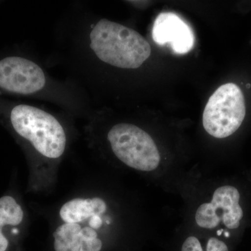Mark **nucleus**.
<instances>
[{"label": "nucleus", "mask_w": 251, "mask_h": 251, "mask_svg": "<svg viewBox=\"0 0 251 251\" xmlns=\"http://www.w3.org/2000/svg\"><path fill=\"white\" fill-rule=\"evenodd\" d=\"M90 41L100 61L120 69H138L151 55V46L138 31L107 19L94 25Z\"/></svg>", "instance_id": "f257e3e1"}, {"label": "nucleus", "mask_w": 251, "mask_h": 251, "mask_svg": "<svg viewBox=\"0 0 251 251\" xmlns=\"http://www.w3.org/2000/svg\"><path fill=\"white\" fill-rule=\"evenodd\" d=\"M11 122L18 134L30 142L36 151L46 158L62 156L67 136L58 120L40 108L18 105L11 112Z\"/></svg>", "instance_id": "f03ea898"}, {"label": "nucleus", "mask_w": 251, "mask_h": 251, "mask_svg": "<svg viewBox=\"0 0 251 251\" xmlns=\"http://www.w3.org/2000/svg\"><path fill=\"white\" fill-rule=\"evenodd\" d=\"M245 115L242 91L229 82L221 86L211 96L203 112V126L214 138H227L239 129Z\"/></svg>", "instance_id": "7ed1b4c3"}, {"label": "nucleus", "mask_w": 251, "mask_h": 251, "mask_svg": "<svg viewBox=\"0 0 251 251\" xmlns=\"http://www.w3.org/2000/svg\"><path fill=\"white\" fill-rule=\"evenodd\" d=\"M108 140L115 156L130 168L140 171L156 169L160 153L152 138L137 126L122 123L114 126Z\"/></svg>", "instance_id": "20e7f679"}, {"label": "nucleus", "mask_w": 251, "mask_h": 251, "mask_svg": "<svg viewBox=\"0 0 251 251\" xmlns=\"http://www.w3.org/2000/svg\"><path fill=\"white\" fill-rule=\"evenodd\" d=\"M239 200L240 194L234 186L218 188L211 202L204 203L198 207L196 213V223L205 229L215 228L221 222L227 228L237 229L244 216Z\"/></svg>", "instance_id": "39448f33"}, {"label": "nucleus", "mask_w": 251, "mask_h": 251, "mask_svg": "<svg viewBox=\"0 0 251 251\" xmlns=\"http://www.w3.org/2000/svg\"><path fill=\"white\" fill-rule=\"evenodd\" d=\"M46 83L45 74L35 62L20 57L0 60V88L27 95L39 92Z\"/></svg>", "instance_id": "423d86ee"}, {"label": "nucleus", "mask_w": 251, "mask_h": 251, "mask_svg": "<svg viewBox=\"0 0 251 251\" xmlns=\"http://www.w3.org/2000/svg\"><path fill=\"white\" fill-rule=\"evenodd\" d=\"M152 38L158 45L171 44L176 54H186L194 46L195 36L191 27L177 15H158L152 29Z\"/></svg>", "instance_id": "0eeeda50"}, {"label": "nucleus", "mask_w": 251, "mask_h": 251, "mask_svg": "<svg viewBox=\"0 0 251 251\" xmlns=\"http://www.w3.org/2000/svg\"><path fill=\"white\" fill-rule=\"evenodd\" d=\"M55 251H100L103 242L90 227H81L78 224L65 223L53 234Z\"/></svg>", "instance_id": "6e6552de"}, {"label": "nucleus", "mask_w": 251, "mask_h": 251, "mask_svg": "<svg viewBox=\"0 0 251 251\" xmlns=\"http://www.w3.org/2000/svg\"><path fill=\"white\" fill-rule=\"evenodd\" d=\"M105 211L106 204L100 198H76L65 203L61 208L59 214L61 219L67 224H78L92 216H100Z\"/></svg>", "instance_id": "1a4fd4ad"}, {"label": "nucleus", "mask_w": 251, "mask_h": 251, "mask_svg": "<svg viewBox=\"0 0 251 251\" xmlns=\"http://www.w3.org/2000/svg\"><path fill=\"white\" fill-rule=\"evenodd\" d=\"M23 211L16 200L11 196L0 198V251H6L9 242L2 233L5 226H18L23 221Z\"/></svg>", "instance_id": "9d476101"}, {"label": "nucleus", "mask_w": 251, "mask_h": 251, "mask_svg": "<svg viewBox=\"0 0 251 251\" xmlns=\"http://www.w3.org/2000/svg\"><path fill=\"white\" fill-rule=\"evenodd\" d=\"M180 251H229L227 244L216 237H211L203 243L198 238L190 236L181 246Z\"/></svg>", "instance_id": "9b49d317"}, {"label": "nucleus", "mask_w": 251, "mask_h": 251, "mask_svg": "<svg viewBox=\"0 0 251 251\" xmlns=\"http://www.w3.org/2000/svg\"><path fill=\"white\" fill-rule=\"evenodd\" d=\"M103 224V221L100 219V216L94 215L91 217L90 221V226L92 229H97L100 228Z\"/></svg>", "instance_id": "f8f14e48"}]
</instances>
